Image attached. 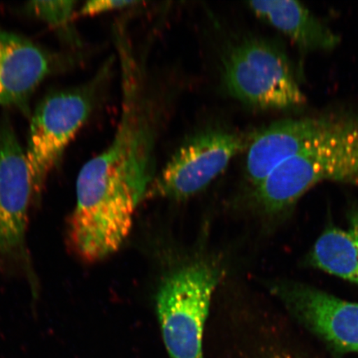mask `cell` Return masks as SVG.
<instances>
[{"instance_id": "obj_1", "label": "cell", "mask_w": 358, "mask_h": 358, "mask_svg": "<svg viewBox=\"0 0 358 358\" xmlns=\"http://www.w3.org/2000/svg\"><path fill=\"white\" fill-rule=\"evenodd\" d=\"M154 181V173L120 168L102 153L89 160L78 174L77 203L67 230L74 252L92 263L117 252Z\"/></svg>"}, {"instance_id": "obj_2", "label": "cell", "mask_w": 358, "mask_h": 358, "mask_svg": "<svg viewBox=\"0 0 358 358\" xmlns=\"http://www.w3.org/2000/svg\"><path fill=\"white\" fill-rule=\"evenodd\" d=\"M358 187V118L324 115L315 141L284 161L255 187L264 212L280 216L322 182Z\"/></svg>"}, {"instance_id": "obj_3", "label": "cell", "mask_w": 358, "mask_h": 358, "mask_svg": "<svg viewBox=\"0 0 358 358\" xmlns=\"http://www.w3.org/2000/svg\"><path fill=\"white\" fill-rule=\"evenodd\" d=\"M221 61L227 92L246 106L287 110L306 101L288 55L271 40L244 36L228 45Z\"/></svg>"}, {"instance_id": "obj_4", "label": "cell", "mask_w": 358, "mask_h": 358, "mask_svg": "<svg viewBox=\"0 0 358 358\" xmlns=\"http://www.w3.org/2000/svg\"><path fill=\"white\" fill-rule=\"evenodd\" d=\"M220 274L206 263L180 268L161 286L157 313L169 358H204L203 334Z\"/></svg>"}, {"instance_id": "obj_5", "label": "cell", "mask_w": 358, "mask_h": 358, "mask_svg": "<svg viewBox=\"0 0 358 358\" xmlns=\"http://www.w3.org/2000/svg\"><path fill=\"white\" fill-rule=\"evenodd\" d=\"M250 137L225 127L205 129L187 140L149 189L164 198L183 199L205 189L241 152Z\"/></svg>"}, {"instance_id": "obj_6", "label": "cell", "mask_w": 358, "mask_h": 358, "mask_svg": "<svg viewBox=\"0 0 358 358\" xmlns=\"http://www.w3.org/2000/svg\"><path fill=\"white\" fill-rule=\"evenodd\" d=\"M96 86L94 84L85 91L55 94L36 110L25 152L36 199L66 146L91 115Z\"/></svg>"}, {"instance_id": "obj_7", "label": "cell", "mask_w": 358, "mask_h": 358, "mask_svg": "<svg viewBox=\"0 0 358 358\" xmlns=\"http://www.w3.org/2000/svg\"><path fill=\"white\" fill-rule=\"evenodd\" d=\"M271 291L293 319L331 350L358 356V303L290 280L275 282Z\"/></svg>"}, {"instance_id": "obj_8", "label": "cell", "mask_w": 358, "mask_h": 358, "mask_svg": "<svg viewBox=\"0 0 358 358\" xmlns=\"http://www.w3.org/2000/svg\"><path fill=\"white\" fill-rule=\"evenodd\" d=\"M34 186L26 153L13 128H0V259L28 261L26 232Z\"/></svg>"}, {"instance_id": "obj_9", "label": "cell", "mask_w": 358, "mask_h": 358, "mask_svg": "<svg viewBox=\"0 0 358 358\" xmlns=\"http://www.w3.org/2000/svg\"><path fill=\"white\" fill-rule=\"evenodd\" d=\"M50 70L41 48L15 34L0 31V106L20 104Z\"/></svg>"}, {"instance_id": "obj_10", "label": "cell", "mask_w": 358, "mask_h": 358, "mask_svg": "<svg viewBox=\"0 0 358 358\" xmlns=\"http://www.w3.org/2000/svg\"><path fill=\"white\" fill-rule=\"evenodd\" d=\"M248 7L303 52L331 50L340 43L339 36L301 2L265 0L250 1Z\"/></svg>"}, {"instance_id": "obj_11", "label": "cell", "mask_w": 358, "mask_h": 358, "mask_svg": "<svg viewBox=\"0 0 358 358\" xmlns=\"http://www.w3.org/2000/svg\"><path fill=\"white\" fill-rule=\"evenodd\" d=\"M308 259L313 267L358 285V243L348 231L327 228Z\"/></svg>"}, {"instance_id": "obj_12", "label": "cell", "mask_w": 358, "mask_h": 358, "mask_svg": "<svg viewBox=\"0 0 358 358\" xmlns=\"http://www.w3.org/2000/svg\"><path fill=\"white\" fill-rule=\"evenodd\" d=\"M76 4L74 1H34L29 3V8L48 24L61 27L73 17Z\"/></svg>"}, {"instance_id": "obj_13", "label": "cell", "mask_w": 358, "mask_h": 358, "mask_svg": "<svg viewBox=\"0 0 358 358\" xmlns=\"http://www.w3.org/2000/svg\"><path fill=\"white\" fill-rule=\"evenodd\" d=\"M141 3L138 1H123V0H97L84 4L80 13L82 15H95L112 10H124Z\"/></svg>"}, {"instance_id": "obj_14", "label": "cell", "mask_w": 358, "mask_h": 358, "mask_svg": "<svg viewBox=\"0 0 358 358\" xmlns=\"http://www.w3.org/2000/svg\"><path fill=\"white\" fill-rule=\"evenodd\" d=\"M259 358H306L298 352L289 350L288 348H275L271 349L270 351L264 353Z\"/></svg>"}, {"instance_id": "obj_15", "label": "cell", "mask_w": 358, "mask_h": 358, "mask_svg": "<svg viewBox=\"0 0 358 358\" xmlns=\"http://www.w3.org/2000/svg\"><path fill=\"white\" fill-rule=\"evenodd\" d=\"M348 231L358 243V208L353 210L349 217Z\"/></svg>"}]
</instances>
